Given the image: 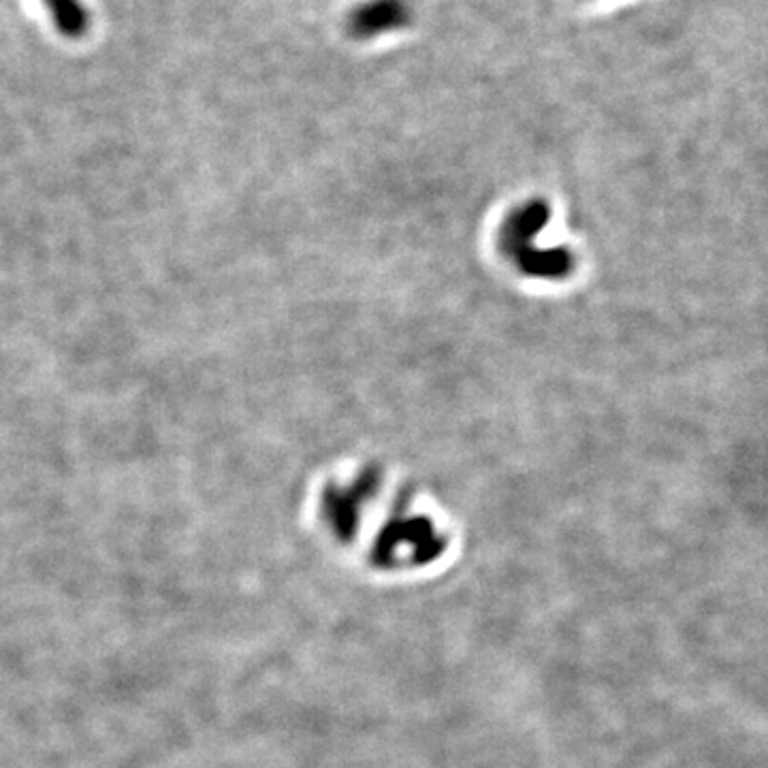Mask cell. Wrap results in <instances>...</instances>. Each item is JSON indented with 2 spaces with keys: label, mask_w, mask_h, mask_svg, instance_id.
Instances as JSON below:
<instances>
[{
  "label": "cell",
  "mask_w": 768,
  "mask_h": 768,
  "mask_svg": "<svg viewBox=\"0 0 768 768\" xmlns=\"http://www.w3.org/2000/svg\"><path fill=\"white\" fill-rule=\"evenodd\" d=\"M54 28L67 39H82L90 30V13L82 0H41Z\"/></svg>",
  "instance_id": "1"
},
{
  "label": "cell",
  "mask_w": 768,
  "mask_h": 768,
  "mask_svg": "<svg viewBox=\"0 0 768 768\" xmlns=\"http://www.w3.org/2000/svg\"><path fill=\"white\" fill-rule=\"evenodd\" d=\"M406 11L397 0H380L376 5L365 7L355 18L357 32H376L382 28H395L404 22Z\"/></svg>",
  "instance_id": "2"
}]
</instances>
